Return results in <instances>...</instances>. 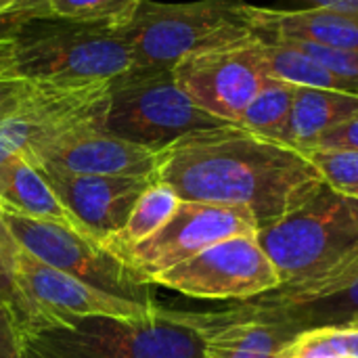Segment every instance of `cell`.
<instances>
[{
  "mask_svg": "<svg viewBox=\"0 0 358 358\" xmlns=\"http://www.w3.org/2000/svg\"><path fill=\"white\" fill-rule=\"evenodd\" d=\"M256 38L264 42L266 69L271 78H277L294 86L325 88V90H340V92L355 94L346 80L329 71L325 65H321L304 50L296 48L292 42L275 36H256Z\"/></svg>",
  "mask_w": 358,
  "mask_h": 358,
  "instance_id": "obj_20",
  "label": "cell"
},
{
  "mask_svg": "<svg viewBox=\"0 0 358 358\" xmlns=\"http://www.w3.org/2000/svg\"><path fill=\"white\" fill-rule=\"evenodd\" d=\"M155 180L172 187L180 201L243 208L258 231L325 185L304 153L237 124L193 132L164 149Z\"/></svg>",
  "mask_w": 358,
  "mask_h": 358,
  "instance_id": "obj_1",
  "label": "cell"
},
{
  "mask_svg": "<svg viewBox=\"0 0 358 358\" xmlns=\"http://www.w3.org/2000/svg\"><path fill=\"white\" fill-rule=\"evenodd\" d=\"M159 157L162 151L113 136L99 124L61 136L36 157L34 166H52L73 174L155 178Z\"/></svg>",
  "mask_w": 358,
  "mask_h": 358,
  "instance_id": "obj_15",
  "label": "cell"
},
{
  "mask_svg": "<svg viewBox=\"0 0 358 358\" xmlns=\"http://www.w3.org/2000/svg\"><path fill=\"white\" fill-rule=\"evenodd\" d=\"M239 235H258L256 218L248 210L180 201L174 216L155 235L126 250L117 258H122L143 283L151 285L157 275L224 239Z\"/></svg>",
  "mask_w": 358,
  "mask_h": 358,
  "instance_id": "obj_12",
  "label": "cell"
},
{
  "mask_svg": "<svg viewBox=\"0 0 358 358\" xmlns=\"http://www.w3.org/2000/svg\"><path fill=\"white\" fill-rule=\"evenodd\" d=\"M151 285L197 300H252L279 287V275L258 235L224 239L157 275Z\"/></svg>",
  "mask_w": 358,
  "mask_h": 358,
  "instance_id": "obj_11",
  "label": "cell"
},
{
  "mask_svg": "<svg viewBox=\"0 0 358 358\" xmlns=\"http://www.w3.org/2000/svg\"><path fill=\"white\" fill-rule=\"evenodd\" d=\"M0 220L15 243L40 262L107 294L155 306L151 285L143 283L122 258L107 252L96 237L76 227L25 216L2 206Z\"/></svg>",
  "mask_w": 358,
  "mask_h": 358,
  "instance_id": "obj_8",
  "label": "cell"
},
{
  "mask_svg": "<svg viewBox=\"0 0 358 358\" xmlns=\"http://www.w3.org/2000/svg\"><path fill=\"white\" fill-rule=\"evenodd\" d=\"M277 358H358V327L323 325L304 329Z\"/></svg>",
  "mask_w": 358,
  "mask_h": 358,
  "instance_id": "obj_23",
  "label": "cell"
},
{
  "mask_svg": "<svg viewBox=\"0 0 358 358\" xmlns=\"http://www.w3.org/2000/svg\"><path fill=\"white\" fill-rule=\"evenodd\" d=\"M250 23L256 36H279L304 40L334 50L358 52V19L317 8L277 10L250 8Z\"/></svg>",
  "mask_w": 358,
  "mask_h": 358,
  "instance_id": "obj_16",
  "label": "cell"
},
{
  "mask_svg": "<svg viewBox=\"0 0 358 358\" xmlns=\"http://www.w3.org/2000/svg\"><path fill=\"white\" fill-rule=\"evenodd\" d=\"M103 126L113 136L164 151L193 132L220 128L227 122L197 107L172 71L130 67L109 80Z\"/></svg>",
  "mask_w": 358,
  "mask_h": 358,
  "instance_id": "obj_7",
  "label": "cell"
},
{
  "mask_svg": "<svg viewBox=\"0 0 358 358\" xmlns=\"http://www.w3.org/2000/svg\"><path fill=\"white\" fill-rule=\"evenodd\" d=\"M313 149H350L358 151V111L325 132Z\"/></svg>",
  "mask_w": 358,
  "mask_h": 358,
  "instance_id": "obj_26",
  "label": "cell"
},
{
  "mask_svg": "<svg viewBox=\"0 0 358 358\" xmlns=\"http://www.w3.org/2000/svg\"><path fill=\"white\" fill-rule=\"evenodd\" d=\"M172 73L197 107L227 124H239L250 101L271 78L264 42L256 36L187 55Z\"/></svg>",
  "mask_w": 358,
  "mask_h": 358,
  "instance_id": "obj_10",
  "label": "cell"
},
{
  "mask_svg": "<svg viewBox=\"0 0 358 358\" xmlns=\"http://www.w3.org/2000/svg\"><path fill=\"white\" fill-rule=\"evenodd\" d=\"M10 340L15 358H206L203 338L159 306L145 321L84 317Z\"/></svg>",
  "mask_w": 358,
  "mask_h": 358,
  "instance_id": "obj_3",
  "label": "cell"
},
{
  "mask_svg": "<svg viewBox=\"0 0 358 358\" xmlns=\"http://www.w3.org/2000/svg\"><path fill=\"white\" fill-rule=\"evenodd\" d=\"M164 310L203 338L206 358H277L294 336L300 334L279 313L254 300L210 313Z\"/></svg>",
  "mask_w": 358,
  "mask_h": 358,
  "instance_id": "obj_13",
  "label": "cell"
},
{
  "mask_svg": "<svg viewBox=\"0 0 358 358\" xmlns=\"http://www.w3.org/2000/svg\"><path fill=\"white\" fill-rule=\"evenodd\" d=\"M15 239L10 237V233L6 231V227L2 224L0 220V275L6 279V273L10 268V262H13V254H15ZM8 283V281H6Z\"/></svg>",
  "mask_w": 358,
  "mask_h": 358,
  "instance_id": "obj_30",
  "label": "cell"
},
{
  "mask_svg": "<svg viewBox=\"0 0 358 358\" xmlns=\"http://www.w3.org/2000/svg\"><path fill=\"white\" fill-rule=\"evenodd\" d=\"M27 88L29 80H0V120L21 101Z\"/></svg>",
  "mask_w": 358,
  "mask_h": 358,
  "instance_id": "obj_28",
  "label": "cell"
},
{
  "mask_svg": "<svg viewBox=\"0 0 358 358\" xmlns=\"http://www.w3.org/2000/svg\"><path fill=\"white\" fill-rule=\"evenodd\" d=\"M13 36L21 80L96 84L109 82L132 67V52L120 29L61 19H31L21 23Z\"/></svg>",
  "mask_w": 358,
  "mask_h": 358,
  "instance_id": "obj_5",
  "label": "cell"
},
{
  "mask_svg": "<svg viewBox=\"0 0 358 358\" xmlns=\"http://www.w3.org/2000/svg\"><path fill=\"white\" fill-rule=\"evenodd\" d=\"M143 0H46L48 19L122 29L130 23Z\"/></svg>",
  "mask_w": 358,
  "mask_h": 358,
  "instance_id": "obj_22",
  "label": "cell"
},
{
  "mask_svg": "<svg viewBox=\"0 0 358 358\" xmlns=\"http://www.w3.org/2000/svg\"><path fill=\"white\" fill-rule=\"evenodd\" d=\"M321 174L323 182L338 193L358 191V151L350 149H310L304 153Z\"/></svg>",
  "mask_w": 358,
  "mask_h": 358,
  "instance_id": "obj_25",
  "label": "cell"
},
{
  "mask_svg": "<svg viewBox=\"0 0 358 358\" xmlns=\"http://www.w3.org/2000/svg\"><path fill=\"white\" fill-rule=\"evenodd\" d=\"M271 310L279 313L298 331L310 327H323V325H348L355 317H358V281L334 298L298 306V308H271Z\"/></svg>",
  "mask_w": 358,
  "mask_h": 358,
  "instance_id": "obj_24",
  "label": "cell"
},
{
  "mask_svg": "<svg viewBox=\"0 0 358 358\" xmlns=\"http://www.w3.org/2000/svg\"><path fill=\"white\" fill-rule=\"evenodd\" d=\"M294 96H296L294 84L281 82L277 78H268L258 90V94L245 107L237 126L258 136L281 143L294 105Z\"/></svg>",
  "mask_w": 358,
  "mask_h": 358,
  "instance_id": "obj_21",
  "label": "cell"
},
{
  "mask_svg": "<svg viewBox=\"0 0 358 358\" xmlns=\"http://www.w3.org/2000/svg\"><path fill=\"white\" fill-rule=\"evenodd\" d=\"M107 99L109 82H29L21 101L0 120V166L17 155L34 164L61 136L86 126H103Z\"/></svg>",
  "mask_w": 358,
  "mask_h": 358,
  "instance_id": "obj_9",
  "label": "cell"
},
{
  "mask_svg": "<svg viewBox=\"0 0 358 358\" xmlns=\"http://www.w3.org/2000/svg\"><path fill=\"white\" fill-rule=\"evenodd\" d=\"M6 302H8V283H6V279L0 275V313L6 308Z\"/></svg>",
  "mask_w": 358,
  "mask_h": 358,
  "instance_id": "obj_31",
  "label": "cell"
},
{
  "mask_svg": "<svg viewBox=\"0 0 358 358\" xmlns=\"http://www.w3.org/2000/svg\"><path fill=\"white\" fill-rule=\"evenodd\" d=\"M0 80H21L15 59V36L6 29H0Z\"/></svg>",
  "mask_w": 358,
  "mask_h": 358,
  "instance_id": "obj_27",
  "label": "cell"
},
{
  "mask_svg": "<svg viewBox=\"0 0 358 358\" xmlns=\"http://www.w3.org/2000/svg\"><path fill=\"white\" fill-rule=\"evenodd\" d=\"M245 0H143L122 36L132 52V67L172 71L197 50L254 38Z\"/></svg>",
  "mask_w": 358,
  "mask_h": 358,
  "instance_id": "obj_4",
  "label": "cell"
},
{
  "mask_svg": "<svg viewBox=\"0 0 358 358\" xmlns=\"http://www.w3.org/2000/svg\"><path fill=\"white\" fill-rule=\"evenodd\" d=\"M357 111L358 94L296 86L294 105L281 143L300 153H306L325 132H329Z\"/></svg>",
  "mask_w": 358,
  "mask_h": 358,
  "instance_id": "obj_17",
  "label": "cell"
},
{
  "mask_svg": "<svg viewBox=\"0 0 358 358\" xmlns=\"http://www.w3.org/2000/svg\"><path fill=\"white\" fill-rule=\"evenodd\" d=\"M0 206L25 216L80 229L73 216L55 195L42 172L19 155L0 166Z\"/></svg>",
  "mask_w": 358,
  "mask_h": 358,
  "instance_id": "obj_18",
  "label": "cell"
},
{
  "mask_svg": "<svg viewBox=\"0 0 358 358\" xmlns=\"http://www.w3.org/2000/svg\"><path fill=\"white\" fill-rule=\"evenodd\" d=\"M178 206H180V197L174 193V189L168 187L166 182L153 180L134 203L124 229L117 235L101 241V245L113 256L124 254L126 250L155 235L174 216Z\"/></svg>",
  "mask_w": 358,
  "mask_h": 358,
  "instance_id": "obj_19",
  "label": "cell"
},
{
  "mask_svg": "<svg viewBox=\"0 0 358 358\" xmlns=\"http://www.w3.org/2000/svg\"><path fill=\"white\" fill-rule=\"evenodd\" d=\"M279 287L252 298L298 308L334 298L358 281V199L323 185L306 203L258 231Z\"/></svg>",
  "mask_w": 358,
  "mask_h": 358,
  "instance_id": "obj_2",
  "label": "cell"
},
{
  "mask_svg": "<svg viewBox=\"0 0 358 358\" xmlns=\"http://www.w3.org/2000/svg\"><path fill=\"white\" fill-rule=\"evenodd\" d=\"M300 2H304L306 8L327 10V13L358 19V0H300Z\"/></svg>",
  "mask_w": 358,
  "mask_h": 358,
  "instance_id": "obj_29",
  "label": "cell"
},
{
  "mask_svg": "<svg viewBox=\"0 0 358 358\" xmlns=\"http://www.w3.org/2000/svg\"><path fill=\"white\" fill-rule=\"evenodd\" d=\"M352 197H357V199H358V191H357V193H355V195H352Z\"/></svg>",
  "mask_w": 358,
  "mask_h": 358,
  "instance_id": "obj_33",
  "label": "cell"
},
{
  "mask_svg": "<svg viewBox=\"0 0 358 358\" xmlns=\"http://www.w3.org/2000/svg\"><path fill=\"white\" fill-rule=\"evenodd\" d=\"M348 325H352V327H358V317H355V319H352V321H350Z\"/></svg>",
  "mask_w": 358,
  "mask_h": 358,
  "instance_id": "obj_32",
  "label": "cell"
},
{
  "mask_svg": "<svg viewBox=\"0 0 358 358\" xmlns=\"http://www.w3.org/2000/svg\"><path fill=\"white\" fill-rule=\"evenodd\" d=\"M78 227L105 241L117 235L153 176L73 174L52 166H36Z\"/></svg>",
  "mask_w": 358,
  "mask_h": 358,
  "instance_id": "obj_14",
  "label": "cell"
},
{
  "mask_svg": "<svg viewBox=\"0 0 358 358\" xmlns=\"http://www.w3.org/2000/svg\"><path fill=\"white\" fill-rule=\"evenodd\" d=\"M8 302L2 310L13 334L61 327L84 317H115L145 321L155 317L157 304L147 306L122 296L96 289L67 273H61L19 245L6 273Z\"/></svg>",
  "mask_w": 358,
  "mask_h": 358,
  "instance_id": "obj_6",
  "label": "cell"
}]
</instances>
